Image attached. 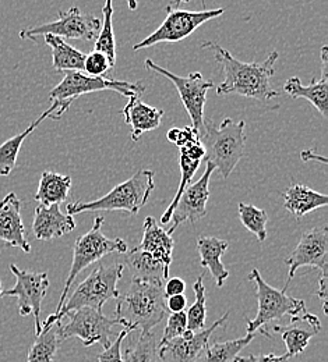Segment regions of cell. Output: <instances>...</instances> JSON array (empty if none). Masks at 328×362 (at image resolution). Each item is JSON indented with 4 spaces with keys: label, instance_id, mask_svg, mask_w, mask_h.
I'll list each match as a JSON object with an SVG mask.
<instances>
[{
    "label": "cell",
    "instance_id": "1",
    "mask_svg": "<svg viewBox=\"0 0 328 362\" xmlns=\"http://www.w3.org/2000/svg\"><path fill=\"white\" fill-rule=\"evenodd\" d=\"M201 47L210 49L215 54V60L221 64L225 80L217 87V95L237 93L246 98L267 102L280 93L271 87V78L276 74V63L280 57L278 52H271L264 62H240L222 46L207 41Z\"/></svg>",
    "mask_w": 328,
    "mask_h": 362
},
{
    "label": "cell",
    "instance_id": "2",
    "mask_svg": "<svg viewBox=\"0 0 328 362\" xmlns=\"http://www.w3.org/2000/svg\"><path fill=\"white\" fill-rule=\"evenodd\" d=\"M166 296L164 286L133 280L128 290L118 297L116 317H120L132 330L151 332L166 317Z\"/></svg>",
    "mask_w": 328,
    "mask_h": 362
},
{
    "label": "cell",
    "instance_id": "3",
    "mask_svg": "<svg viewBox=\"0 0 328 362\" xmlns=\"http://www.w3.org/2000/svg\"><path fill=\"white\" fill-rule=\"evenodd\" d=\"M246 123L225 117L220 126L204 119L200 141L205 149V162L214 165L224 179H228L246 153Z\"/></svg>",
    "mask_w": 328,
    "mask_h": 362
},
{
    "label": "cell",
    "instance_id": "4",
    "mask_svg": "<svg viewBox=\"0 0 328 362\" xmlns=\"http://www.w3.org/2000/svg\"><path fill=\"white\" fill-rule=\"evenodd\" d=\"M123 264L98 267L89 274L84 281L79 284L72 297L64 301L63 307L57 313H53L47 317L43 325V329H47L53 323L66 317L67 314L81 308H93L96 311H102V307L108 300L118 298L120 296L118 290V283L123 276Z\"/></svg>",
    "mask_w": 328,
    "mask_h": 362
},
{
    "label": "cell",
    "instance_id": "5",
    "mask_svg": "<svg viewBox=\"0 0 328 362\" xmlns=\"http://www.w3.org/2000/svg\"><path fill=\"white\" fill-rule=\"evenodd\" d=\"M154 188V172L142 169L95 201L69 204L66 208L67 215L74 216L95 211H123L136 215L149 199Z\"/></svg>",
    "mask_w": 328,
    "mask_h": 362
},
{
    "label": "cell",
    "instance_id": "6",
    "mask_svg": "<svg viewBox=\"0 0 328 362\" xmlns=\"http://www.w3.org/2000/svg\"><path fill=\"white\" fill-rule=\"evenodd\" d=\"M116 90L120 95L130 98L145 90L142 83H129L111 80L108 77H93L81 71H64L63 80L49 92L50 102L57 105L55 120H59L72 106V103L81 95L96 90Z\"/></svg>",
    "mask_w": 328,
    "mask_h": 362
},
{
    "label": "cell",
    "instance_id": "7",
    "mask_svg": "<svg viewBox=\"0 0 328 362\" xmlns=\"http://www.w3.org/2000/svg\"><path fill=\"white\" fill-rule=\"evenodd\" d=\"M102 223H103V218L96 216L91 230L89 233H86L84 235H80L76 240L74 248H73L72 268H70L69 276L66 279V283H64V287H63V291L60 296V301H59V305L55 313H57L63 307L64 301L67 300L69 290L80 272L84 271L90 265L98 262L101 258H103L108 254H112V252L126 254L129 251L125 240L108 238L102 234V231H101Z\"/></svg>",
    "mask_w": 328,
    "mask_h": 362
},
{
    "label": "cell",
    "instance_id": "8",
    "mask_svg": "<svg viewBox=\"0 0 328 362\" xmlns=\"http://www.w3.org/2000/svg\"><path fill=\"white\" fill-rule=\"evenodd\" d=\"M249 280H251L257 287V301L259 311L254 319H246L247 333H257L259 330L267 334L266 329H263L268 322L274 319H281L285 315L296 317L306 311L305 301L290 297L283 290H277L270 286L257 269H253L249 274Z\"/></svg>",
    "mask_w": 328,
    "mask_h": 362
},
{
    "label": "cell",
    "instance_id": "9",
    "mask_svg": "<svg viewBox=\"0 0 328 362\" xmlns=\"http://www.w3.org/2000/svg\"><path fill=\"white\" fill-rule=\"evenodd\" d=\"M225 13L224 8H213L203 11L181 10L169 4L166 7V18L164 23L147 38L133 46L135 52L151 47L162 42H179L190 37L204 23L218 18Z\"/></svg>",
    "mask_w": 328,
    "mask_h": 362
},
{
    "label": "cell",
    "instance_id": "10",
    "mask_svg": "<svg viewBox=\"0 0 328 362\" xmlns=\"http://www.w3.org/2000/svg\"><path fill=\"white\" fill-rule=\"evenodd\" d=\"M144 66H145V69L155 71L172 81V84L178 90L181 100L188 112L193 130L196 132L197 136H201L203 127H204V106H205V100H207V92L211 88H214V86H215L214 81L204 80L203 74L200 71L190 73L188 77L176 76V74L171 73L169 70L158 66L151 59H147L144 62Z\"/></svg>",
    "mask_w": 328,
    "mask_h": 362
},
{
    "label": "cell",
    "instance_id": "11",
    "mask_svg": "<svg viewBox=\"0 0 328 362\" xmlns=\"http://www.w3.org/2000/svg\"><path fill=\"white\" fill-rule=\"evenodd\" d=\"M101 30V20L93 14H84L77 6H72L67 11H59V17L43 25L28 27L20 31L21 40L37 41L38 37L55 35L66 40H96Z\"/></svg>",
    "mask_w": 328,
    "mask_h": 362
},
{
    "label": "cell",
    "instance_id": "12",
    "mask_svg": "<svg viewBox=\"0 0 328 362\" xmlns=\"http://www.w3.org/2000/svg\"><path fill=\"white\" fill-rule=\"evenodd\" d=\"M66 317H70V322L67 325H60L62 339L79 337L86 347L98 343L105 350L112 344L111 337L119 334L113 327L116 325L128 327L120 317H105L102 311L93 308H81L67 314Z\"/></svg>",
    "mask_w": 328,
    "mask_h": 362
},
{
    "label": "cell",
    "instance_id": "13",
    "mask_svg": "<svg viewBox=\"0 0 328 362\" xmlns=\"http://www.w3.org/2000/svg\"><path fill=\"white\" fill-rule=\"evenodd\" d=\"M10 271L16 277V286L4 290L3 297H16L18 301V313L21 317L34 315L35 319V336L43 330L41 323V307L47 297L49 279L47 273L23 271L16 265H10Z\"/></svg>",
    "mask_w": 328,
    "mask_h": 362
},
{
    "label": "cell",
    "instance_id": "14",
    "mask_svg": "<svg viewBox=\"0 0 328 362\" xmlns=\"http://www.w3.org/2000/svg\"><path fill=\"white\" fill-rule=\"evenodd\" d=\"M328 228L327 226H317L305 231L293 250L292 255L288 258L286 264L289 267L288 280L283 291L288 290L289 283L299 268L309 267L316 268L320 273H328Z\"/></svg>",
    "mask_w": 328,
    "mask_h": 362
},
{
    "label": "cell",
    "instance_id": "15",
    "mask_svg": "<svg viewBox=\"0 0 328 362\" xmlns=\"http://www.w3.org/2000/svg\"><path fill=\"white\" fill-rule=\"evenodd\" d=\"M214 172V165L207 162L204 175L196 182H190L185 188L176 204V208L172 212L171 222L174 223L168 230V234L172 235L174 231L182 223H194L207 215V202L210 198V179Z\"/></svg>",
    "mask_w": 328,
    "mask_h": 362
},
{
    "label": "cell",
    "instance_id": "16",
    "mask_svg": "<svg viewBox=\"0 0 328 362\" xmlns=\"http://www.w3.org/2000/svg\"><path fill=\"white\" fill-rule=\"evenodd\" d=\"M230 317V313L217 319L210 327L201 332L193 333L186 330L181 337L168 340L165 343H158V356L161 362H197L203 354L204 349L208 346V340L213 333L222 326Z\"/></svg>",
    "mask_w": 328,
    "mask_h": 362
},
{
    "label": "cell",
    "instance_id": "17",
    "mask_svg": "<svg viewBox=\"0 0 328 362\" xmlns=\"http://www.w3.org/2000/svg\"><path fill=\"white\" fill-rule=\"evenodd\" d=\"M0 241L20 248L26 254L31 252L21 218V201L14 192H9L0 201Z\"/></svg>",
    "mask_w": 328,
    "mask_h": 362
},
{
    "label": "cell",
    "instance_id": "18",
    "mask_svg": "<svg viewBox=\"0 0 328 362\" xmlns=\"http://www.w3.org/2000/svg\"><path fill=\"white\" fill-rule=\"evenodd\" d=\"M273 329L274 332L281 333L286 354L292 358L302 354L307 349L310 340L320 333L322 323L316 315L305 311L290 317V322L286 326H276Z\"/></svg>",
    "mask_w": 328,
    "mask_h": 362
},
{
    "label": "cell",
    "instance_id": "19",
    "mask_svg": "<svg viewBox=\"0 0 328 362\" xmlns=\"http://www.w3.org/2000/svg\"><path fill=\"white\" fill-rule=\"evenodd\" d=\"M74 228V216L62 214L59 205H38L35 208L33 233L38 240H55L73 231Z\"/></svg>",
    "mask_w": 328,
    "mask_h": 362
},
{
    "label": "cell",
    "instance_id": "20",
    "mask_svg": "<svg viewBox=\"0 0 328 362\" xmlns=\"http://www.w3.org/2000/svg\"><path fill=\"white\" fill-rule=\"evenodd\" d=\"M175 241L168 231H165L155 221V218L149 216L144 221L142 225V240L139 248L152 255L157 261H159L169 277V269L172 264Z\"/></svg>",
    "mask_w": 328,
    "mask_h": 362
},
{
    "label": "cell",
    "instance_id": "21",
    "mask_svg": "<svg viewBox=\"0 0 328 362\" xmlns=\"http://www.w3.org/2000/svg\"><path fill=\"white\" fill-rule=\"evenodd\" d=\"M122 113L125 117V123L132 130V139L135 142L139 141L144 133L158 129L164 117L162 109L147 105L141 100L139 95H133L129 98V102Z\"/></svg>",
    "mask_w": 328,
    "mask_h": 362
},
{
    "label": "cell",
    "instance_id": "22",
    "mask_svg": "<svg viewBox=\"0 0 328 362\" xmlns=\"http://www.w3.org/2000/svg\"><path fill=\"white\" fill-rule=\"evenodd\" d=\"M230 243L217 237L200 235L197 238V251L200 254L201 267L208 268L218 287H222L230 277V272L224 267L221 258L228 250Z\"/></svg>",
    "mask_w": 328,
    "mask_h": 362
},
{
    "label": "cell",
    "instance_id": "23",
    "mask_svg": "<svg viewBox=\"0 0 328 362\" xmlns=\"http://www.w3.org/2000/svg\"><path fill=\"white\" fill-rule=\"evenodd\" d=\"M327 204L328 197L326 194L313 191L305 184H292L283 192V206L298 221L312 211L326 206Z\"/></svg>",
    "mask_w": 328,
    "mask_h": 362
},
{
    "label": "cell",
    "instance_id": "24",
    "mask_svg": "<svg viewBox=\"0 0 328 362\" xmlns=\"http://www.w3.org/2000/svg\"><path fill=\"white\" fill-rule=\"evenodd\" d=\"M283 90L293 99L309 100L323 117H328L327 73H322V78H313L307 86H303L298 77H290L286 80Z\"/></svg>",
    "mask_w": 328,
    "mask_h": 362
},
{
    "label": "cell",
    "instance_id": "25",
    "mask_svg": "<svg viewBox=\"0 0 328 362\" xmlns=\"http://www.w3.org/2000/svg\"><path fill=\"white\" fill-rule=\"evenodd\" d=\"M126 265L133 273V280L148 281L164 286L169 279L165 269L159 261H157L152 255L142 251L139 247L126 252Z\"/></svg>",
    "mask_w": 328,
    "mask_h": 362
},
{
    "label": "cell",
    "instance_id": "26",
    "mask_svg": "<svg viewBox=\"0 0 328 362\" xmlns=\"http://www.w3.org/2000/svg\"><path fill=\"white\" fill-rule=\"evenodd\" d=\"M56 112H57V105L52 102V106L45 110L35 122H33L23 133L11 136L10 139H7L6 142H3L0 145V176H9L14 170L24 139L30 136L47 117L55 120Z\"/></svg>",
    "mask_w": 328,
    "mask_h": 362
},
{
    "label": "cell",
    "instance_id": "27",
    "mask_svg": "<svg viewBox=\"0 0 328 362\" xmlns=\"http://www.w3.org/2000/svg\"><path fill=\"white\" fill-rule=\"evenodd\" d=\"M45 44L52 50V63L56 71H83L86 53L69 45L63 38L44 35Z\"/></svg>",
    "mask_w": 328,
    "mask_h": 362
},
{
    "label": "cell",
    "instance_id": "28",
    "mask_svg": "<svg viewBox=\"0 0 328 362\" xmlns=\"http://www.w3.org/2000/svg\"><path fill=\"white\" fill-rule=\"evenodd\" d=\"M72 188V177L55 172H44L40 180L35 201L40 205H60L69 197Z\"/></svg>",
    "mask_w": 328,
    "mask_h": 362
},
{
    "label": "cell",
    "instance_id": "29",
    "mask_svg": "<svg viewBox=\"0 0 328 362\" xmlns=\"http://www.w3.org/2000/svg\"><path fill=\"white\" fill-rule=\"evenodd\" d=\"M60 325L62 320L43 329L28 351L27 362H53L63 340L60 336Z\"/></svg>",
    "mask_w": 328,
    "mask_h": 362
},
{
    "label": "cell",
    "instance_id": "30",
    "mask_svg": "<svg viewBox=\"0 0 328 362\" xmlns=\"http://www.w3.org/2000/svg\"><path fill=\"white\" fill-rule=\"evenodd\" d=\"M257 333H247L242 339H234L224 343H214L211 347H205L198 362H232L239 353L251 343Z\"/></svg>",
    "mask_w": 328,
    "mask_h": 362
},
{
    "label": "cell",
    "instance_id": "31",
    "mask_svg": "<svg viewBox=\"0 0 328 362\" xmlns=\"http://www.w3.org/2000/svg\"><path fill=\"white\" fill-rule=\"evenodd\" d=\"M113 0H105V4L102 7V17L103 21H101V30L95 40V49L98 52H102L112 66H115L116 62V42H115V34H113Z\"/></svg>",
    "mask_w": 328,
    "mask_h": 362
},
{
    "label": "cell",
    "instance_id": "32",
    "mask_svg": "<svg viewBox=\"0 0 328 362\" xmlns=\"http://www.w3.org/2000/svg\"><path fill=\"white\" fill-rule=\"evenodd\" d=\"M123 362H161L154 333L141 332L139 339L122 353Z\"/></svg>",
    "mask_w": 328,
    "mask_h": 362
},
{
    "label": "cell",
    "instance_id": "33",
    "mask_svg": "<svg viewBox=\"0 0 328 362\" xmlns=\"http://www.w3.org/2000/svg\"><path fill=\"white\" fill-rule=\"evenodd\" d=\"M239 219L242 225L246 227L250 233L256 234L260 243L266 241L267 238V222L268 215L264 209H260L254 205H249L244 202H239L237 205Z\"/></svg>",
    "mask_w": 328,
    "mask_h": 362
},
{
    "label": "cell",
    "instance_id": "34",
    "mask_svg": "<svg viewBox=\"0 0 328 362\" xmlns=\"http://www.w3.org/2000/svg\"><path fill=\"white\" fill-rule=\"evenodd\" d=\"M193 293H194V303L188 308V329L193 333L201 332L205 329V317H207V307H205V286L203 281V276H198L197 280L193 284Z\"/></svg>",
    "mask_w": 328,
    "mask_h": 362
},
{
    "label": "cell",
    "instance_id": "35",
    "mask_svg": "<svg viewBox=\"0 0 328 362\" xmlns=\"http://www.w3.org/2000/svg\"><path fill=\"white\" fill-rule=\"evenodd\" d=\"M179 165H181V173H182V177H181V182H179V187H178V191H176V195L174 197L171 205L168 206V209L165 211V214L162 215V219H161V223L162 225H166L171 222V216H172V212L174 209L176 208V204L182 195V192L185 191V188L188 187V184L193 180L194 175L197 173L201 162L200 160H193L185 155H181L179 156Z\"/></svg>",
    "mask_w": 328,
    "mask_h": 362
},
{
    "label": "cell",
    "instance_id": "36",
    "mask_svg": "<svg viewBox=\"0 0 328 362\" xmlns=\"http://www.w3.org/2000/svg\"><path fill=\"white\" fill-rule=\"evenodd\" d=\"M113 69V66L111 64V62L108 60V57L98 50H93L91 53L86 54L84 59V66H83V71L87 76H93V77H106V74Z\"/></svg>",
    "mask_w": 328,
    "mask_h": 362
},
{
    "label": "cell",
    "instance_id": "37",
    "mask_svg": "<svg viewBox=\"0 0 328 362\" xmlns=\"http://www.w3.org/2000/svg\"><path fill=\"white\" fill-rule=\"evenodd\" d=\"M188 330V317L186 313H176V314H171L168 317V323L165 326L164 330V336L162 340L159 343H165L168 340L181 337L185 332Z\"/></svg>",
    "mask_w": 328,
    "mask_h": 362
},
{
    "label": "cell",
    "instance_id": "38",
    "mask_svg": "<svg viewBox=\"0 0 328 362\" xmlns=\"http://www.w3.org/2000/svg\"><path fill=\"white\" fill-rule=\"evenodd\" d=\"M130 332H133L130 327H123L119 332V334L116 336V340L98 356V362H123L122 360V343Z\"/></svg>",
    "mask_w": 328,
    "mask_h": 362
},
{
    "label": "cell",
    "instance_id": "39",
    "mask_svg": "<svg viewBox=\"0 0 328 362\" xmlns=\"http://www.w3.org/2000/svg\"><path fill=\"white\" fill-rule=\"evenodd\" d=\"M179 149H181V155H185L193 160L203 162V159L205 156V149L200 141V136H194V138L188 139V142L185 145H182Z\"/></svg>",
    "mask_w": 328,
    "mask_h": 362
},
{
    "label": "cell",
    "instance_id": "40",
    "mask_svg": "<svg viewBox=\"0 0 328 362\" xmlns=\"http://www.w3.org/2000/svg\"><path fill=\"white\" fill-rule=\"evenodd\" d=\"M290 357L288 354L283 356H276L273 353L264 354V356H247V357H234L232 362H289Z\"/></svg>",
    "mask_w": 328,
    "mask_h": 362
},
{
    "label": "cell",
    "instance_id": "41",
    "mask_svg": "<svg viewBox=\"0 0 328 362\" xmlns=\"http://www.w3.org/2000/svg\"><path fill=\"white\" fill-rule=\"evenodd\" d=\"M186 290V281L181 277H172L168 279L164 284V293L166 297L171 296H179V294H185Z\"/></svg>",
    "mask_w": 328,
    "mask_h": 362
},
{
    "label": "cell",
    "instance_id": "42",
    "mask_svg": "<svg viewBox=\"0 0 328 362\" xmlns=\"http://www.w3.org/2000/svg\"><path fill=\"white\" fill-rule=\"evenodd\" d=\"M188 307V298L185 294H179V296H171L166 297V310L171 314H176V313H183Z\"/></svg>",
    "mask_w": 328,
    "mask_h": 362
},
{
    "label": "cell",
    "instance_id": "43",
    "mask_svg": "<svg viewBox=\"0 0 328 362\" xmlns=\"http://www.w3.org/2000/svg\"><path fill=\"white\" fill-rule=\"evenodd\" d=\"M328 273H320V277H319V288H317V296H319V298L322 300V303H323V311H324V314L327 315L328 310H327V297H328Z\"/></svg>",
    "mask_w": 328,
    "mask_h": 362
},
{
    "label": "cell",
    "instance_id": "44",
    "mask_svg": "<svg viewBox=\"0 0 328 362\" xmlns=\"http://www.w3.org/2000/svg\"><path fill=\"white\" fill-rule=\"evenodd\" d=\"M302 159L305 160V162H309L310 159H316V160H320L322 163H327V160H326V158L324 156H320V155H316L315 152H313V149H307V151H303L302 152Z\"/></svg>",
    "mask_w": 328,
    "mask_h": 362
},
{
    "label": "cell",
    "instance_id": "45",
    "mask_svg": "<svg viewBox=\"0 0 328 362\" xmlns=\"http://www.w3.org/2000/svg\"><path fill=\"white\" fill-rule=\"evenodd\" d=\"M128 1V6H129V8L130 10H136L137 8V0H126Z\"/></svg>",
    "mask_w": 328,
    "mask_h": 362
},
{
    "label": "cell",
    "instance_id": "46",
    "mask_svg": "<svg viewBox=\"0 0 328 362\" xmlns=\"http://www.w3.org/2000/svg\"><path fill=\"white\" fill-rule=\"evenodd\" d=\"M188 1H190V0H175V3H174V4H172V6H174V7H176V8H178V7H179V6H181V4H182V3H188Z\"/></svg>",
    "mask_w": 328,
    "mask_h": 362
},
{
    "label": "cell",
    "instance_id": "47",
    "mask_svg": "<svg viewBox=\"0 0 328 362\" xmlns=\"http://www.w3.org/2000/svg\"><path fill=\"white\" fill-rule=\"evenodd\" d=\"M3 297V290H1V281H0V298Z\"/></svg>",
    "mask_w": 328,
    "mask_h": 362
}]
</instances>
